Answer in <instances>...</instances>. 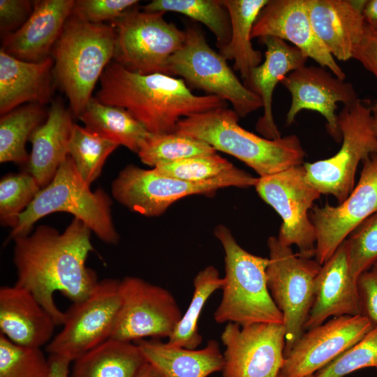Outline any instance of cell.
Returning a JSON list of instances; mask_svg holds the SVG:
<instances>
[{
    "label": "cell",
    "instance_id": "6da1fadb",
    "mask_svg": "<svg viewBox=\"0 0 377 377\" xmlns=\"http://www.w3.org/2000/svg\"><path fill=\"white\" fill-rule=\"evenodd\" d=\"M91 232L74 218L62 232L40 225L33 232L13 239L15 285L30 292L57 325H63L65 312L55 304L54 293L61 292L75 303L86 298L99 281L96 273L86 265L94 250Z\"/></svg>",
    "mask_w": 377,
    "mask_h": 377
},
{
    "label": "cell",
    "instance_id": "7a4b0ae2",
    "mask_svg": "<svg viewBox=\"0 0 377 377\" xmlns=\"http://www.w3.org/2000/svg\"><path fill=\"white\" fill-rule=\"evenodd\" d=\"M99 81L95 98L126 109L151 134L175 133L184 117L228 107L216 96L193 94L183 79L162 73L138 74L113 60Z\"/></svg>",
    "mask_w": 377,
    "mask_h": 377
},
{
    "label": "cell",
    "instance_id": "3957f363",
    "mask_svg": "<svg viewBox=\"0 0 377 377\" xmlns=\"http://www.w3.org/2000/svg\"><path fill=\"white\" fill-rule=\"evenodd\" d=\"M239 117L233 110L219 108L182 119L175 133L237 158L260 177L302 165L305 152L297 135L274 140L260 137L241 127Z\"/></svg>",
    "mask_w": 377,
    "mask_h": 377
},
{
    "label": "cell",
    "instance_id": "277c9868",
    "mask_svg": "<svg viewBox=\"0 0 377 377\" xmlns=\"http://www.w3.org/2000/svg\"><path fill=\"white\" fill-rule=\"evenodd\" d=\"M114 50L112 25L70 15L52 51L55 61L52 74L74 116L79 117L92 98L97 81L114 58Z\"/></svg>",
    "mask_w": 377,
    "mask_h": 377
},
{
    "label": "cell",
    "instance_id": "5b68a950",
    "mask_svg": "<svg viewBox=\"0 0 377 377\" xmlns=\"http://www.w3.org/2000/svg\"><path fill=\"white\" fill-rule=\"evenodd\" d=\"M214 234L225 253L222 297L214 313V320L240 326L259 323L283 324V315L267 284L269 258L246 251L224 225L216 226Z\"/></svg>",
    "mask_w": 377,
    "mask_h": 377
},
{
    "label": "cell",
    "instance_id": "8992f818",
    "mask_svg": "<svg viewBox=\"0 0 377 377\" xmlns=\"http://www.w3.org/2000/svg\"><path fill=\"white\" fill-rule=\"evenodd\" d=\"M111 206L112 200L104 190H90L68 155L50 183L40 189L20 215L9 239L29 235L38 220L52 213L62 212L82 221L101 241L117 244L119 236L113 223Z\"/></svg>",
    "mask_w": 377,
    "mask_h": 377
},
{
    "label": "cell",
    "instance_id": "52a82bcc",
    "mask_svg": "<svg viewBox=\"0 0 377 377\" xmlns=\"http://www.w3.org/2000/svg\"><path fill=\"white\" fill-rule=\"evenodd\" d=\"M258 178L236 167L214 178L188 182L135 165L122 169L112 184L114 198L129 210L148 217L163 214L175 202L191 195L210 196L223 188L255 186Z\"/></svg>",
    "mask_w": 377,
    "mask_h": 377
},
{
    "label": "cell",
    "instance_id": "ba28073f",
    "mask_svg": "<svg viewBox=\"0 0 377 377\" xmlns=\"http://www.w3.org/2000/svg\"><path fill=\"white\" fill-rule=\"evenodd\" d=\"M369 101L358 98L337 115L341 146L333 156L304 164L306 179L320 194L332 195L343 202L355 186L360 162L377 154V138L372 128Z\"/></svg>",
    "mask_w": 377,
    "mask_h": 377
},
{
    "label": "cell",
    "instance_id": "9c48e42d",
    "mask_svg": "<svg viewBox=\"0 0 377 377\" xmlns=\"http://www.w3.org/2000/svg\"><path fill=\"white\" fill-rule=\"evenodd\" d=\"M164 13L141 11L135 6L112 20L113 61L138 74L170 75L169 60L182 47L186 32L167 22Z\"/></svg>",
    "mask_w": 377,
    "mask_h": 377
},
{
    "label": "cell",
    "instance_id": "30bf717a",
    "mask_svg": "<svg viewBox=\"0 0 377 377\" xmlns=\"http://www.w3.org/2000/svg\"><path fill=\"white\" fill-rule=\"evenodd\" d=\"M267 246V284L283 315L286 354L305 332L314 301L315 279L322 265L316 260L294 253L291 246L282 244L277 237H269Z\"/></svg>",
    "mask_w": 377,
    "mask_h": 377
},
{
    "label": "cell",
    "instance_id": "8fae6325",
    "mask_svg": "<svg viewBox=\"0 0 377 377\" xmlns=\"http://www.w3.org/2000/svg\"><path fill=\"white\" fill-rule=\"evenodd\" d=\"M185 32L182 47L169 60L170 75L181 76L188 85L228 101L240 117L263 107L260 98L239 81L201 31L191 27Z\"/></svg>",
    "mask_w": 377,
    "mask_h": 377
},
{
    "label": "cell",
    "instance_id": "7c38bea8",
    "mask_svg": "<svg viewBox=\"0 0 377 377\" xmlns=\"http://www.w3.org/2000/svg\"><path fill=\"white\" fill-rule=\"evenodd\" d=\"M121 305L119 280L99 281L84 299L65 311L61 330L50 341V355L71 362L111 339Z\"/></svg>",
    "mask_w": 377,
    "mask_h": 377
},
{
    "label": "cell",
    "instance_id": "4fadbf2b",
    "mask_svg": "<svg viewBox=\"0 0 377 377\" xmlns=\"http://www.w3.org/2000/svg\"><path fill=\"white\" fill-rule=\"evenodd\" d=\"M255 188L282 219L278 239L288 246L296 245L301 256H315L316 232L309 212L321 194L307 182L304 165L258 177Z\"/></svg>",
    "mask_w": 377,
    "mask_h": 377
},
{
    "label": "cell",
    "instance_id": "5bb4252c",
    "mask_svg": "<svg viewBox=\"0 0 377 377\" xmlns=\"http://www.w3.org/2000/svg\"><path fill=\"white\" fill-rule=\"evenodd\" d=\"M119 293L121 305L111 339H168L182 316L170 292L141 278L119 280Z\"/></svg>",
    "mask_w": 377,
    "mask_h": 377
},
{
    "label": "cell",
    "instance_id": "9a60e30c",
    "mask_svg": "<svg viewBox=\"0 0 377 377\" xmlns=\"http://www.w3.org/2000/svg\"><path fill=\"white\" fill-rule=\"evenodd\" d=\"M285 337L283 324L226 323L221 334L225 346L223 377H278L284 361Z\"/></svg>",
    "mask_w": 377,
    "mask_h": 377
},
{
    "label": "cell",
    "instance_id": "2e32d148",
    "mask_svg": "<svg viewBox=\"0 0 377 377\" xmlns=\"http://www.w3.org/2000/svg\"><path fill=\"white\" fill-rule=\"evenodd\" d=\"M362 163L358 183L343 202L313 205L309 212L316 232L315 260L321 265L359 225L377 212V154Z\"/></svg>",
    "mask_w": 377,
    "mask_h": 377
},
{
    "label": "cell",
    "instance_id": "e0dca14e",
    "mask_svg": "<svg viewBox=\"0 0 377 377\" xmlns=\"http://www.w3.org/2000/svg\"><path fill=\"white\" fill-rule=\"evenodd\" d=\"M373 327L361 315L343 316L305 330L284 354L279 376H312L358 342Z\"/></svg>",
    "mask_w": 377,
    "mask_h": 377
},
{
    "label": "cell",
    "instance_id": "ac0fdd59",
    "mask_svg": "<svg viewBox=\"0 0 377 377\" xmlns=\"http://www.w3.org/2000/svg\"><path fill=\"white\" fill-rule=\"evenodd\" d=\"M280 83L292 96L286 114L287 125L292 124L302 110L316 111L325 117L329 134L337 142L341 140L335 112L339 102L348 106L359 98L351 83L322 66L306 65L288 73Z\"/></svg>",
    "mask_w": 377,
    "mask_h": 377
},
{
    "label": "cell",
    "instance_id": "d6986e66",
    "mask_svg": "<svg viewBox=\"0 0 377 377\" xmlns=\"http://www.w3.org/2000/svg\"><path fill=\"white\" fill-rule=\"evenodd\" d=\"M251 39L276 37L294 44L308 58L345 80L346 73L316 36L306 0H268L260 11L251 31Z\"/></svg>",
    "mask_w": 377,
    "mask_h": 377
},
{
    "label": "cell",
    "instance_id": "ffe728a7",
    "mask_svg": "<svg viewBox=\"0 0 377 377\" xmlns=\"http://www.w3.org/2000/svg\"><path fill=\"white\" fill-rule=\"evenodd\" d=\"M367 1L306 0L312 27L322 43L340 61L353 59L366 31Z\"/></svg>",
    "mask_w": 377,
    "mask_h": 377
},
{
    "label": "cell",
    "instance_id": "44dd1931",
    "mask_svg": "<svg viewBox=\"0 0 377 377\" xmlns=\"http://www.w3.org/2000/svg\"><path fill=\"white\" fill-rule=\"evenodd\" d=\"M74 0H38L26 22L3 38L1 50L20 60L39 62L49 57L71 15Z\"/></svg>",
    "mask_w": 377,
    "mask_h": 377
},
{
    "label": "cell",
    "instance_id": "7402d4cb",
    "mask_svg": "<svg viewBox=\"0 0 377 377\" xmlns=\"http://www.w3.org/2000/svg\"><path fill=\"white\" fill-rule=\"evenodd\" d=\"M360 315L357 282L353 279L344 241L321 266L314 282V301L305 330L330 317Z\"/></svg>",
    "mask_w": 377,
    "mask_h": 377
},
{
    "label": "cell",
    "instance_id": "603a6c76",
    "mask_svg": "<svg viewBox=\"0 0 377 377\" xmlns=\"http://www.w3.org/2000/svg\"><path fill=\"white\" fill-rule=\"evenodd\" d=\"M260 39L266 46L264 61L251 71L244 84L262 102L263 114L256 123V130L265 138L274 140L281 137L272 112L274 89L288 73L306 65L308 57L297 47L279 38Z\"/></svg>",
    "mask_w": 377,
    "mask_h": 377
},
{
    "label": "cell",
    "instance_id": "cb8c5ba5",
    "mask_svg": "<svg viewBox=\"0 0 377 377\" xmlns=\"http://www.w3.org/2000/svg\"><path fill=\"white\" fill-rule=\"evenodd\" d=\"M53 317L26 289L14 285L0 288V334L20 346L41 348L52 339Z\"/></svg>",
    "mask_w": 377,
    "mask_h": 377
},
{
    "label": "cell",
    "instance_id": "d4e9b609",
    "mask_svg": "<svg viewBox=\"0 0 377 377\" xmlns=\"http://www.w3.org/2000/svg\"><path fill=\"white\" fill-rule=\"evenodd\" d=\"M73 124L70 112L57 100L52 103L46 121L29 137L32 149L27 163V172L42 188L50 183L68 156Z\"/></svg>",
    "mask_w": 377,
    "mask_h": 377
},
{
    "label": "cell",
    "instance_id": "484cf974",
    "mask_svg": "<svg viewBox=\"0 0 377 377\" xmlns=\"http://www.w3.org/2000/svg\"><path fill=\"white\" fill-rule=\"evenodd\" d=\"M52 59L29 62L0 50V113L27 102L45 104L51 98Z\"/></svg>",
    "mask_w": 377,
    "mask_h": 377
},
{
    "label": "cell",
    "instance_id": "4316f807",
    "mask_svg": "<svg viewBox=\"0 0 377 377\" xmlns=\"http://www.w3.org/2000/svg\"><path fill=\"white\" fill-rule=\"evenodd\" d=\"M135 343L164 377H207L223 369V355L214 339L201 349L173 346L156 339Z\"/></svg>",
    "mask_w": 377,
    "mask_h": 377
},
{
    "label": "cell",
    "instance_id": "83f0119b",
    "mask_svg": "<svg viewBox=\"0 0 377 377\" xmlns=\"http://www.w3.org/2000/svg\"><path fill=\"white\" fill-rule=\"evenodd\" d=\"M71 377H135L148 362L135 342L110 339L75 360Z\"/></svg>",
    "mask_w": 377,
    "mask_h": 377
},
{
    "label": "cell",
    "instance_id": "f1b7e54d",
    "mask_svg": "<svg viewBox=\"0 0 377 377\" xmlns=\"http://www.w3.org/2000/svg\"><path fill=\"white\" fill-rule=\"evenodd\" d=\"M268 0H223L230 19L231 38L229 43L219 48L226 60H233V68L243 80L263 60L262 52L251 43V31L256 18Z\"/></svg>",
    "mask_w": 377,
    "mask_h": 377
},
{
    "label": "cell",
    "instance_id": "f546056e",
    "mask_svg": "<svg viewBox=\"0 0 377 377\" xmlns=\"http://www.w3.org/2000/svg\"><path fill=\"white\" fill-rule=\"evenodd\" d=\"M78 118L88 130L136 154L150 134L126 109L103 104L95 97Z\"/></svg>",
    "mask_w": 377,
    "mask_h": 377
},
{
    "label": "cell",
    "instance_id": "4dcf8cb0",
    "mask_svg": "<svg viewBox=\"0 0 377 377\" xmlns=\"http://www.w3.org/2000/svg\"><path fill=\"white\" fill-rule=\"evenodd\" d=\"M45 112L41 105L30 103L1 115L0 119V162L23 164L29 154L26 142L41 125Z\"/></svg>",
    "mask_w": 377,
    "mask_h": 377
},
{
    "label": "cell",
    "instance_id": "1f68e13d",
    "mask_svg": "<svg viewBox=\"0 0 377 377\" xmlns=\"http://www.w3.org/2000/svg\"><path fill=\"white\" fill-rule=\"evenodd\" d=\"M223 278L218 269L209 265L200 270L193 279V293L190 304L178 323L173 333L166 341L173 346L195 349L202 342L198 321L202 309L217 290L221 289Z\"/></svg>",
    "mask_w": 377,
    "mask_h": 377
},
{
    "label": "cell",
    "instance_id": "d6a6232c",
    "mask_svg": "<svg viewBox=\"0 0 377 377\" xmlns=\"http://www.w3.org/2000/svg\"><path fill=\"white\" fill-rule=\"evenodd\" d=\"M143 10L175 12L202 23L214 35L219 49L227 45L231 38L230 19L223 0H154Z\"/></svg>",
    "mask_w": 377,
    "mask_h": 377
},
{
    "label": "cell",
    "instance_id": "836d02e7",
    "mask_svg": "<svg viewBox=\"0 0 377 377\" xmlns=\"http://www.w3.org/2000/svg\"><path fill=\"white\" fill-rule=\"evenodd\" d=\"M118 145L73 124L68 155L82 180L89 186L99 177L105 162Z\"/></svg>",
    "mask_w": 377,
    "mask_h": 377
},
{
    "label": "cell",
    "instance_id": "e575fe53",
    "mask_svg": "<svg viewBox=\"0 0 377 377\" xmlns=\"http://www.w3.org/2000/svg\"><path fill=\"white\" fill-rule=\"evenodd\" d=\"M215 153L216 150L207 143L175 132L150 133L137 154L142 163L154 168L160 163H171Z\"/></svg>",
    "mask_w": 377,
    "mask_h": 377
},
{
    "label": "cell",
    "instance_id": "d590c367",
    "mask_svg": "<svg viewBox=\"0 0 377 377\" xmlns=\"http://www.w3.org/2000/svg\"><path fill=\"white\" fill-rule=\"evenodd\" d=\"M42 188L28 172L9 174L0 181V221L13 229L20 215Z\"/></svg>",
    "mask_w": 377,
    "mask_h": 377
},
{
    "label": "cell",
    "instance_id": "8d00e7d4",
    "mask_svg": "<svg viewBox=\"0 0 377 377\" xmlns=\"http://www.w3.org/2000/svg\"><path fill=\"white\" fill-rule=\"evenodd\" d=\"M49 371L40 348L17 345L0 334V377H47Z\"/></svg>",
    "mask_w": 377,
    "mask_h": 377
},
{
    "label": "cell",
    "instance_id": "74e56055",
    "mask_svg": "<svg viewBox=\"0 0 377 377\" xmlns=\"http://www.w3.org/2000/svg\"><path fill=\"white\" fill-rule=\"evenodd\" d=\"M235 166L216 153L186 158L171 163H158V174L188 182L208 180L232 170Z\"/></svg>",
    "mask_w": 377,
    "mask_h": 377
},
{
    "label": "cell",
    "instance_id": "f35d334b",
    "mask_svg": "<svg viewBox=\"0 0 377 377\" xmlns=\"http://www.w3.org/2000/svg\"><path fill=\"white\" fill-rule=\"evenodd\" d=\"M350 274L358 277L377 263V212L359 225L345 240Z\"/></svg>",
    "mask_w": 377,
    "mask_h": 377
},
{
    "label": "cell",
    "instance_id": "ab89813d",
    "mask_svg": "<svg viewBox=\"0 0 377 377\" xmlns=\"http://www.w3.org/2000/svg\"><path fill=\"white\" fill-rule=\"evenodd\" d=\"M369 367L377 370V325L358 342L311 377H343Z\"/></svg>",
    "mask_w": 377,
    "mask_h": 377
},
{
    "label": "cell",
    "instance_id": "60d3db41",
    "mask_svg": "<svg viewBox=\"0 0 377 377\" xmlns=\"http://www.w3.org/2000/svg\"><path fill=\"white\" fill-rule=\"evenodd\" d=\"M136 0H77L75 1L71 14L91 23H103L121 17L135 7Z\"/></svg>",
    "mask_w": 377,
    "mask_h": 377
},
{
    "label": "cell",
    "instance_id": "b9f144b4",
    "mask_svg": "<svg viewBox=\"0 0 377 377\" xmlns=\"http://www.w3.org/2000/svg\"><path fill=\"white\" fill-rule=\"evenodd\" d=\"M34 1L28 0L0 1V30L3 37L20 29L29 19Z\"/></svg>",
    "mask_w": 377,
    "mask_h": 377
},
{
    "label": "cell",
    "instance_id": "7bdbcfd3",
    "mask_svg": "<svg viewBox=\"0 0 377 377\" xmlns=\"http://www.w3.org/2000/svg\"><path fill=\"white\" fill-rule=\"evenodd\" d=\"M357 286L360 315L375 326L377 325V263L358 277Z\"/></svg>",
    "mask_w": 377,
    "mask_h": 377
},
{
    "label": "cell",
    "instance_id": "ee69618b",
    "mask_svg": "<svg viewBox=\"0 0 377 377\" xmlns=\"http://www.w3.org/2000/svg\"><path fill=\"white\" fill-rule=\"evenodd\" d=\"M353 59L360 61L377 80V34L366 29L364 37Z\"/></svg>",
    "mask_w": 377,
    "mask_h": 377
},
{
    "label": "cell",
    "instance_id": "f6af8a7d",
    "mask_svg": "<svg viewBox=\"0 0 377 377\" xmlns=\"http://www.w3.org/2000/svg\"><path fill=\"white\" fill-rule=\"evenodd\" d=\"M48 360L50 371L47 377H69L70 360L54 355H50Z\"/></svg>",
    "mask_w": 377,
    "mask_h": 377
},
{
    "label": "cell",
    "instance_id": "bcb514c9",
    "mask_svg": "<svg viewBox=\"0 0 377 377\" xmlns=\"http://www.w3.org/2000/svg\"><path fill=\"white\" fill-rule=\"evenodd\" d=\"M363 17L367 27L377 34V0L366 1L363 8Z\"/></svg>",
    "mask_w": 377,
    "mask_h": 377
},
{
    "label": "cell",
    "instance_id": "7dc6e473",
    "mask_svg": "<svg viewBox=\"0 0 377 377\" xmlns=\"http://www.w3.org/2000/svg\"><path fill=\"white\" fill-rule=\"evenodd\" d=\"M135 377H164L161 372L149 362H147Z\"/></svg>",
    "mask_w": 377,
    "mask_h": 377
},
{
    "label": "cell",
    "instance_id": "c3c4849f",
    "mask_svg": "<svg viewBox=\"0 0 377 377\" xmlns=\"http://www.w3.org/2000/svg\"><path fill=\"white\" fill-rule=\"evenodd\" d=\"M371 108V117H372V128L377 138V99Z\"/></svg>",
    "mask_w": 377,
    "mask_h": 377
},
{
    "label": "cell",
    "instance_id": "681fc988",
    "mask_svg": "<svg viewBox=\"0 0 377 377\" xmlns=\"http://www.w3.org/2000/svg\"><path fill=\"white\" fill-rule=\"evenodd\" d=\"M279 377V376H278Z\"/></svg>",
    "mask_w": 377,
    "mask_h": 377
}]
</instances>
